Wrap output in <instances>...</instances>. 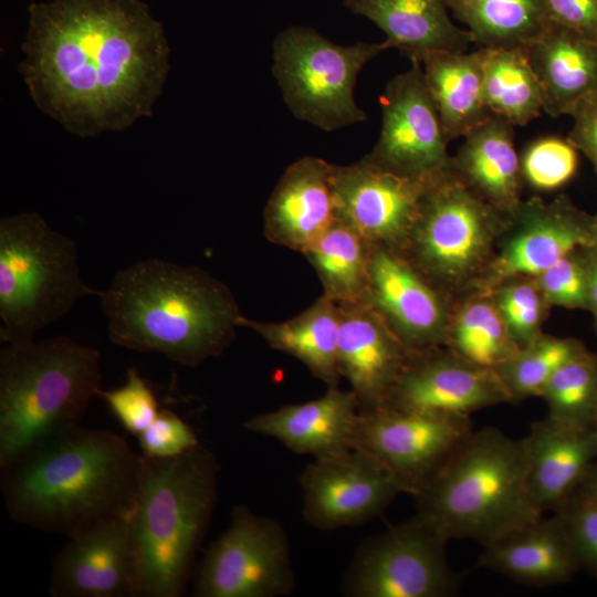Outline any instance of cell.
<instances>
[{
    "label": "cell",
    "mask_w": 597,
    "mask_h": 597,
    "mask_svg": "<svg viewBox=\"0 0 597 597\" xmlns=\"http://www.w3.org/2000/svg\"><path fill=\"white\" fill-rule=\"evenodd\" d=\"M22 51L35 105L83 138L150 116L170 71L164 27L142 0L33 2Z\"/></svg>",
    "instance_id": "cell-1"
},
{
    "label": "cell",
    "mask_w": 597,
    "mask_h": 597,
    "mask_svg": "<svg viewBox=\"0 0 597 597\" xmlns=\"http://www.w3.org/2000/svg\"><path fill=\"white\" fill-rule=\"evenodd\" d=\"M139 465L121 436L77 426L1 468L0 485L15 522L71 537L129 513Z\"/></svg>",
    "instance_id": "cell-2"
},
{
    "label": "cell",
    "mask_w": 597,
    "mask_h": 597,
    "mask_svg": "<svg viewBox=\"0 0 597 597\" xmlns=\"http://www.w3.org/2000/svg\"><path fill=\"white\" fill-rule=\"evenodd\" d=\"M98 297L114 344L189 367L221 355L243 315L220 280L157 258L117 271Z\"/></svg>",
    "instance_id": "cell-3"
},
{
    "label": "cell",
    "mask_w": 597,
    "mask_h": 597,
    "mask_svg": "<svg viewBox=\"0 0 597 597\" xmlns=\"http://www.w3.org/2000/svg\"><path fill=\"white\" fill-rule=\"evenodd\" d=\"M219 465L200 444L180 455L140 454L128 513L132 597L184 595L218 496Z\"/></svg>",
    "instance_id": "cell-4"
},
{
    "label": "cell",
    "mask_w": 597,
    "mask_h": 597,
    "mask_svg": "<svg viewBox=\"0 0 597 597\" xmlns=\"http://www.w3.org/2000/svg\"><path fill=\"white\" fill-rule=\"evenodd\" d=\"M417 514L443 537L483 546L542 514L528 488L525 437L485 427L471 431L434 479L417 495Z\"/></svg>",
    "instance_id": "cell-5"
},
{
    "label": "cell",
    "mask_w": 597,
    "mask_h": 597,
    "mask_svg": "<svg viewBox=\"0 0 597 597\" xmlns=\"http://www.w3.org/2000/svg\"><path fill=\"white\" fill-rule=\"evenodd\" d=\"M100 352L67 336L0 350V469L78 426L101 389Z\"/></svg>",
    "instance_id": "cell-6"
},
{
    "label": "cell",
    "mask_w": 597,
    "mask_h": 597,
    "mask_svg": "<svg viewBox=\"0 0 597 597\" xmlns=\"http://www.w3.org/2000/svg\"><path fill=\"white\" fill-rule=\"evenodd\" d=\"M81 279L74 240L36 212L0 220V341L33 339L86 295H100Z\"/></svg>",
    "instance_id": "cell-7"
},
{
    "label": "cell",
    "mask_w": 597,
    "mask_h": 597,
    "mask_svg": "<svg viewBox=\"0 0 597 597\" xmlns=\"http://www.w3.org/2000/svg\"><path fill=\"white\" fill-rule=\"evenodd\" d=\"M509 218L453 169L428 186L402 253L454 303L478 290Z\"/></svg>",
    "instance_id": "cell-8"
},
{
    "label": "cell",
    "mask_w": 597,
    "mask_h": 597,
    "mask_svg": "<svg viewBox=\"0 0 597 597\" xmlns=\"http://www.w3.org/2000/svg\"><path fill=\"white\" fill-rule=\"evenodd\" d=\"M394 49L388 40L338 45L310 27L292 25L272 45V73L290 112L333 132L367 119L354 88L363 67Z\"/></svg>",
    "instance_id": "cell-9"
},
{
    "label": "cell",
    "mask_w": 597,
    "mask_h": 597,
    "mask_svg": "<svg viewBox=\"0 0 597 597\" xmlns=\"http://www.w3.org/2000/svg\"><path fill=\"white\" fill-rule=\"evenodd\" d=\"M449 541L418 515L368 538L345 575L350 597H449L460 575L449 565Z\"/></svg>",
    "instance_id": "cell-10"
},
{
    "label": "cell",
    "mask_w": 597,
    "mask_h": 597,
    "mask_svg": "<svg viewBox=\"0 0 597 597\" xmlns=\"http://www.w3.org/2000/svg\"><path fill=\"white\" fill-rule=\"evenodd\" d=\"M295 579L289 538L274 520L235 505L224 532L206 551L197 572V597H279Z\"/></svg>",
    "instance_id": "cell-11"
},
{
    "label": "cell",
    "mask_w": 597,
    "mask_h": 597,
    "mask_svg": "<svg viewBox=\"0 0 597 597\" xmlns=\"http://www.w3.org/2000/svg\"><path fill=\"white\" fill-rule=\"evenodd\" d=\"M472 431L470 417L379 408L359 411L353 448L381 463L405 493L417 495Z\"/></svg>",
    "instance_id": "cell-12"
},
{
    "label": "cell",
    "mask_w": 597,
    "mask_h": 597,
    "mask_svg": "<svg viewBox=\"0 0 597 597\" xmlns=\"http://www.w3.org/2000/svg\"><path fill=\"white\" fill-rule=\"evenodd\" d=\"M379 138L364 156L377 166L410 178L433 181L453 171L452 156L419 61L395 75L380 96Z\"/></svg>",
    "instance_id": "cell-13"
},
{
    "label": "cell",
    "mask_w": 597,
    "mask_h": 597,
    "mask_svg": "<svg viewBox=\"0 0 597 597\" xmlns=\"http://www.w3.org/2000/svg\"><path fill=\"white\" fill-rule=\"evenodd\" d=\"M596 242L595 214L579 209L566 195L551 201L533 196L510 216L476 291H490L513 276L535 277L568 252Z\"/></svg>",
    "instance_id": "cell-14"
},
{
    "label": "cell",
    "mask_w": 597,
    "mask_h": 597,
    "mask_svg": "<svg viewBox=\"0 0 597 597\" xmlns=\"http://www.w3.org/2000/svg\"><path fill=\"white\" fill-rule=\"evenodd\" d=\"M369 245L364 302L384 320L410 356L443 347L454 303L402 252Z\"/></svg>",
    "instance_id": "cell-15"
},
{
    "label": "cell",
    "mask_w": 597,
    "mask_h": 597,
    "mask_svg": "<svg viewBox=\"0 0 597 597\" xmlns=\"http://www.w3.org/2000/svg\"><path fill=\"white\" fill-rule=\"evenodd\" d=\"M301 486L304 519L321 531L364 524L405 493L381 463L357 449L315 459L303 470Z\"/></svg>",
    "instance_id": "cell-16"
},
{
    "label": "cell",
    "mask_w": 597,
    "mask_h": 597,
    "mask_svg": "<svg viewBox=\"0 0 597 597\" xmlns=\"http://www.w3.org/2000/svg\"><path fill=\"white\" fill-rule=\"evenodd\" d=\"M430 182L389 171L365 157L333 165L337 218L369 244L402 252Z\"/></svg>",
    "instance_id": "cell-17"
},
{
    "label": "cell",
    "mask_w": 597,
    "mask_h": 597,
    "mask_svg": "<svg viewBox=\"0 0 597 597\" xmlns=\"http://www.w3.org/2000/svg\"><path fill=\"white\" fill-rule=\"evenodd\" d=\"M501 404L511 400L496 371L443 346L411 355L380 408L470 417Z\"/></svg>",
    "instance_id": "cell-18"
},
{
    "label": "cell",
    "mask_w": 597,
    "mask_h": 597,
    "mask_svg": "<svg viewBox=\"0 0 597 597\" xmlns=\"http://www.w3.org/2000/svg\"><path fill=\"white\" fill-rule=\"evenodd\" d=\"M133 579L126 514L69 537L54 557L49 590L54 597H132Z\"/></svg>",
    "instance_id": "cell-19"
},
{
    "label": "cell",
    "mask_w": 597,
    "mask_h": 597,
    "mask_svg": "<svg viewBox=\"0 0 597 597\" xmlns=\"http://www.w3.org/2000/svg\"><path fill=\"white\" fill-rule=\"evenodd\" d=\"M337 356L341 376L359 411L380 408L410 355L384 320L365 302L339 304Z\"/></svg>",
    "instance_id": "cell-20"
},
{
    "label": "cell",
    "mask_w": 597,
    "mask_h": 597,
    "mask_svg": "<svg viewBox=\"0 0 597 597\" xmlns=\"http://www.w3.org/2000/svg\"><path fill=\"white\" fill-rule=\"evenodd\" d=\"M333 164L304 156L286 167L263 212V232L277 245L303 253L337 220Z\"/></svg>",
    "instance_id": "cell-21"
},
{
    "label": "cell",
    "mask_w": 597,
    "mask_h": 597,
    "mask_svg": "<svg viewBox=\"0 0 597 597\" xmlns=\"http://www.w3.org/2000/svg\"><path fill=\"white\" fill-rule=\"evenodd\" d=\"M358 413L355 394L336 386L313 400L251 417L242 426L250 432L279 440L295 453L321 459L354 449Z\"/></svg>",
    "instance_id": "cell-22"
},
{
    "label": "cell",
    "mask_w": 597,
    "mask_h": 597,
    "mask_svg": "<svg viewBox=\"0 0 597 597\" xmlns=\"http://www.w3.org/2000/svg\"><path fill=\"white\" fill-rule=\"evenodd\" d=\"M478 565L534 587L568 583L580 569L564 522L556 513L542 515L483 546Z\"/></svg>",
    "instance_id": "cell-23"
},
{
    "label": "cell",
    "mask_w": 597,
    "mask_h": 597,
    "mask_svg": "<svg viewBox=\"0 0 597 597\" xmlns=\"http://www.w3.org/2000/svg\"><path fill=\"white\" fill-rule=\"evenodd\" d=\"M528 488L535 507L557 512L597 459V428L577 429L548 417L531 426Z\"/></svg>",
    "instance_id": "cell-24"
},
{
    "label": "cell",
    "mask_w": 597,
    "mask_h": 597,
    "mask_svg": "<svg viewBox=\"0 0 597 597\" xmlns=\"http://www.w3.org/2000/svg\"><path fill=\"white\" fill-rule=\"evenodd\" d=\"M452 165L472 191L501 212L511 216L522 203L524 181L510 122L492 115L464 137Z\"/></svg>",
    "instance_id": "cell-25"
},
{
    "label": "cell",
    "mask_w": 597,
    "mask_h": 597,
    "mask_svg": "<svg viewBox=\"0 0 597 597\" xmlns=\"http://www.w3.org/2000/svg\"><path fill=\"white\" fill-rule=\"evenodd\" d=\"M541 83L544 112L569 115L587 95L597 91V42L552 22L526 49Z\"/></svg>",
    "instance_id": "cell-26"
},
{
    "label": "cell",
    "mask_w": 597,
    "mask_h": 597,
    "mask_svg": "<svg viewBox=\"0 0 597 597\" xmlns=\"http://www.w3.org/2000/svg\"><path fill=\"white\" fill-rule=\"evenodd\" d=\"M344 4L375 23L410 61L432 51L467 52L474 42L469 30L452 22L446 0H345Z\"/></svg>",
    "instance_id": "cell-27"
},
{
    "label": "cell",
    "mask_w": 597,
    "mask_h": 597,
    "mask_svg": "<svg viewBox=\"0 0 597 597\" xmlns=\"http://www.w3.org/2000/svg\"><path fill=\"white\" fill-rule=\"evenodd\" d=\"M483 49L432 51L419 62L448 142L465 137L491 116L482 95Z\"/></svg>",
    "instance_id": "cell-28"
},
{
    "label": "cell",
    "mask_w": 597,
    "mask_h": 597,
    "mask_svg": "<svg viewBox=\"0 0 597 597\" xmlns=\"http://www.w3.org/2000/svg\"><path fill=\"white\" fill-rule=\"evenodd\" d=\"M339 322V304L322 294L290 320L265 322L242 315L239 326L254 331L273 349L300 360L327 387H336L342 378L337 356Z\"/></svg>",
    "instance_id": "cell-29"
},
{
    "label": "cell",
    "mask_w": 597,
    "mask_h": 597,
    "mask_svg": "<svg viewBox=\"0 0 597 597\" xmlns=\"http://www.w3.org/2000/svg\"><path fill=\"white\" fill-rule=\"evenodd\" d=\"M444 347L472 364L491 369L519 350L489 291H474L454 302Z\"/></svg>",
    "instance_id": "cell-30"
},
{
    "label": "cell",
    "mask_w": 597,
    "mask_h": 597,
    "mask_svg": "<svg viewBox=\"0 0 597 597\" xmlns=\"http://www.w3.org/2000/svg\"><path fill=\"white\" fill-rule=\"evenodd\" d=\"M482 49V95L491 114L514 126H524L538 117L544 112V94L526 50Z\"/></svg>",
    "instance_id": "cell-31"
},
{
    "label": "cell",
    "mask_w": 597,
    "mask_h": 597,
    "mask_svg": "<svg viewBox=\"0 0 597 597\" xmlns=\"http://www.w3.org/2000/svg\"><path fill=\"white\" fill-rule=\"evenodd\" d=\"M482 48L526 49L549 25L543 0H446Z\"/></svg>",
    "instance_id": "cell-32"
},
{
    "label": "cell",
    "mask_w": 597,
    "mask_h": 597,
    "mask_svg": "<svg viewBox=\"0 0 597 597\" xmlns=\"http://www.w3.org/2000/svg\"><path fill=\"white\" fill-rule=\"evenodd\" d=\"M369 243L337 219L302 254L314 268L323 295L338 304L364 302L368 283Z\"/></svg>",
    "instance_id": "cell-33"
},
{
    "label": "cell",
    "mask_w": 597,
    "mask_h": 597,
    "mask_svg": "<svg viewBox=\"0 0 597 597\" xmlns=\"http://www.w3.org/2000/svg\"><path fill=\"white\" fill-rule=\"evenodd\" d=\"M547 417L577 429L597 428V353L585 348L566 362L543 388Z\"/></svg>",
    "instance_id": "cell-34"
},
{
    "label": "cell",
    "mask_w": 597,
    "mask_h": 597,
    "mask_svg": "<svg viewBox=\"0 0 597 597\" xmlns=\"http://www.w3.org/2000/svg\"><path fill=\"white\" fill-rule=\"evenodd\" d=\"M586 346L572 337L542 333L519 350L496 371L511 404L540 397L552 376Z\"/></svg>",
    "instance_id": "cell-35"
},
{
    "label": "cell",
    "mask_w": 597,
    "mask_h": 597,
    "mask_svg": "<svg viewBox=\"0 0 597 597\" xmlns=\"http://www.w3.org/2000/svg\"><path fill=\"white\" fill-rule=\"evenodd\" d=\"M489 292L519 348L543 333V325L552 307L534 277H509Z\"/></svg>",
    "instance_id": "cell-36"
},
{
    "label": "cell",
    "mask_w": 597,
    "mask_h": 597,
    "mask_svg": "<svg viewBox=\"0 0 597 597\" xmlns=\"http://www.w3.org/2000/svg\"><path fill=\"white\" fill-rule=\"evenodd\" d=\"M524 184L540 191L566 185L578 167L577 149L559 137H544L532 143L520 157Z\"/></svg>",
    "instance_id": "cell-37"
},
{
    "label": "cell",
    "mask_w": 597,
    "mask_h": 597,
    "mask_svg": "<svg viewBox=\"0 0 597 597\" xmlns=\"http://www.w3.org/2000/svg\"><path fill=\"white\" fill-rule=\"evenodd\" d=\"M551 307L589 310V247L577 248L534 277Z\"/></svg>",
    "instance_id": "cell-38"
},
{
    "label": "cell",
    "mask_w": 597,
    "mask_h": 597,
    "mask_svg": "<svg viewBox=\"0 0 597 597\" xmlns=\"http://www.w3.org/2000/svg\"><path fill=\"white\" fill-rule=\"evenodd\" d=\"M97 396L119 423L136 437L154 422L160 411L151 388L134 368L127 370L124 385L111 390L101 388Z\"/></svg>",
    "instance_id": "cell-39"
},
{
    "label": "cell",
    "mask_w": 597,
    "mask_h": 597,
    "mask_svg": "<svg viewBox=\"0 0 597 597\" xmlns=\"http://www.w3.org/2000/svg\"><path fill=\"white\" fill-rule=\"evenodd\" d=\"M555 513L564 522L579 568L597 578V499L576 490Z\"/></svg>",
    "instance_id": "cell-40"
},
{
    "label": "cell",
    "mask_w": 597,
    "mask_h": 597,
    "mask_svg": "<svg viewBox=\"0 0 597 597\" xmlns=\"http://www.w3.org/2000/svg\"><path fill=\"white\" fill-rule=\"evenodd\" d=\"M137 438L143 454L154 458L177 457L199 446L190 426L167 409Z\"/></svg>",
    "instance_id": "cell-41"
},
{
    "label": "cell",
    "mask_w": 597,
    "mask_h": 597,
    "mask_svg": "<svg viewBox=\"0 0 597 597\" xmlns=\"http://www.w3.org/2000/svg\"><path fill=\"white\" fill-rule=\"evenodd\" d=\"M548 19L597 42V0H543Z\"/></svg>",
    "instance_id": "cell-42"
},
{
    "label": "cell",
    "mask_w": 597,
    "mask_h": 597,
    "mask_svg": "<svg viewBox=\"0 0 597 597\" xmlns=\"http://www.w3.org/2000/svg\"><path fill=\"white\" fill-rule=\"evenodd\" d=\"M569 116L574 123L566 139L588 158L597 172V91L584 97Z\"/></svg>",
    "instance_id": "cell-43"
},
{
    "label": "cell",
    "mask_w": 597,
    "mask_h": 597,
    "mask_svg": "<svg viewBox=\"0 0 597 597\" xmlns=\"http://www.w3.org/2000/svg\"><path fill=\"white\" fill-rule=\"evenodd\" d=\"M597 334V242L589 247V310Z\"/></svg>",
    "instance_id": "cell-44"
},
{
    "label": "cell",
    "mask_w": 597,
    "mask_h": 597,
    "mask_svg": "<svg viewBox=\"0 0 597 597\" xmlns=\"http://www.w3.org/2000/svg\"><path fill=\"white\" fill-rule=\"evenodd\" d=\"M577 490L597 499V459L589 468Z\"/></svg>",
    "instance_id": "cell-45"
},
{
    "label": "cell",
    "mask_w": 597,
    "mask_h": 597,
    "mask_svg": "<svg viewBox=\"0 0 597 597\" xmlns=\"http://www.w3.org/2000/svg\"><path fill=\"white\" fill-rule=\"evenodd\" d=\"M596 221H597V213L595 214Z\"/></svg>",
    "instance_id": "cell-46"
}]
</instances>
